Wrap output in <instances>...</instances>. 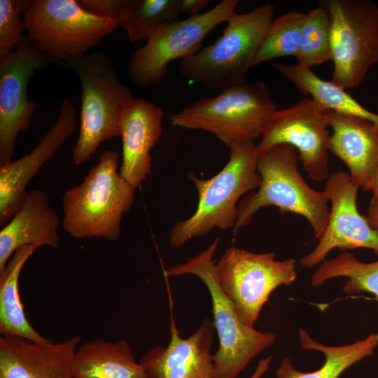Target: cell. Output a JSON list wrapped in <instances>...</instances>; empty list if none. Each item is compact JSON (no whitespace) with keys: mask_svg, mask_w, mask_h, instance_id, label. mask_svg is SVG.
<instances>
[{"mask_svg":"<svg viewBox=\"0 0 378 378\" xmlns=\"http://www.w3.org/2000/svg\"><path fill=\"white\" fill-rule=\"evenodd\" d=\"M216 273L240 318L252 327L272 292L290 285L298 276L292 258L276 260L274 252L255 253L234 246L220 257Z\"/></svg>","mask_w":378,"mask_h":378,"instance_id":"cell-11","label":"cell"},{"mask_svg":"<svg viewBox=\"0 0 378 378\" xmlns=\"http://www.w3.org/2000/svg\"><path fill=\"white\" fill-rule=\"evenodd\" d=\"M326 113L312 99L276 110L266 123L256 145L258 155L278 144L294 147L310 179L321 182L328 178L330 134Z\"/></svg>","mask_w":378,"mask_h":378,"instance_id":"cell-12","label":"cell"},{"mask_svg":"<svg viewBox=\"0 0 378 378\" xmlns=\"http://www.w3.org/2000/svg\"><path fill=\"white\" fill-rule=\"evenodd\" d=\"M229 149L227 163L215 176L201 179L188 173V178L198 192V203L190 218L177 222L172 228L169 242L172 248H179L192 238L204 236L214 228H234L239 199L259 188L261 177L257 169L258 154L254 141L237 143Z\"/></svg>","mask_w":378,"mask_h":378,"instance_id":"cell-3","label":"cell"},{"mask_svg":"<svg viewBox=\"0 0 378 378\" xmlns=\"http://www.w3.org/2000/svg\"><path fill=\"white\" fill-rule=\"evenodd\" d=\"M78 4L88 13L99 18L117 22L125 6V0H77Z\"/></svg>","mask_w":378,"mask_h":378,"instance_id":"cell-30","label":"cell"},{"mask_svg":"<svg viewBox=\"0 0 378 378\" xmlns=\"http://www.w3.org/2000/svg\"><path fill=\"white\" fill-rule=\"evenodd\" d=\"M363 190L371 191L373 195L378 194V168L369 183Z\"/></svg>","mask_w":378,"mask_h":378,"instance_id":"cell-34","label":"cell"},{"mask_svg":"<svg viewBox=\"0 0 378 378\" xmlns=\"http://www.w3.org/2000/svg\"><path fill=\"white\" fill-rule=\"evenodd\" d=\"M305 14L293 11L273 19L253 62V66L284 56H297Z\"/></svg>","mask_w":378,"mask_h":378,"instance_id":"cell-27","label":"cell"},{"mask_svg":"<svg viewBox=\"0 0 378 378\" xmlns=\"http://www.w3.org/2000/svg\"><path fill=\"white\" fill-rule=\"evenodd\" d=\"M30 0H0V59L15 50L24 38L26 26L20 15L30 6Z\"/></svg>","mask_w":378,"mask_h":378,"instance_id":"cell-29","label":"cell"},{"mask_svg":"<svg viewBox=\"0 0 378 378\" xmlns=\"http://www.w3.org/2000/svg\"><path fill=\"white\" fill-rule=\"evenodd\" d=\"M60 225L48 195L38 188L28 191L20 207L0 231V272L20 247H59Z\"/></svg>","mask_w":378,"mask_h":378,"instance_id":"cell-19","label":"cell"},{"mask_svg":"<svg viewBox=\"0 0 378 378\" xmlns=\"http://www.w3.org/2000/svg\"><path fill=\"white\" fill-rule=\"evenodd\" d=\"M298 64L310 69L331 59L330 22L321 6L305 14L298 52Z\"/></svg>","mask_w":378,"mask_h":378,"instance_id":"cell-28","label":"cell"},{"mask_svg":"<svg viewBox=\"0 0 378 378\" xmlns=\"http://www.w3.org/2000/svg\"><path fill=\"white\" fill-rule=\"evenodd\" d=\"M73 372L74 378H147L125 340L84 342L75 351Z\"/></svg>","mask_w":378,"mask_h":378,"instance_id":"cell-21","label":"cell"},{"mask_svg":"<svg viewBox=\"0 0 378 378\" xmlns=\"http://www.w3.org/2000/svg\"><path fill=\"white\" fill-rule=\"evenodd\" d=\"M22 19L37 48L61 61L85 54L118 26L88 13L77 0L32 1Z\"/></svg>","mask_w":378,"mask_h":378,"instance_id":"cell-9","label":"cell"},{"mask_svg":"<svg viewBox=\"0 0 378 378\" xmlns=\"http://www.w3.org/2000/svg\"><path fill=\"white\" fill-rule=\"evenodd\" d=\"M366 218L371 227L378 230V194L372 195Z\"/></svg>","mask_w":378,"mask_h":378,"instance_id":"cell-32","label":"cell"},{"mask_svg":"<svg viewBox=\"0 0 378 378\" xmlns=\"http://www.w3.org/2000/svg\"><path fill=\"white\" fill-rule=\"evenodd\" d=\"M299 337L303 349L318 351L324 354L326 360L323 365L312 372H300L293 368L289 358L286 356L276 371V378H339L344 370L372 354L378 346V332L372 333L351 344L337 346L316 342L303 328L299 330Z\"/></svg>","mask_w":378,"mask_h":378,"instance_id":"cell-23","label":"cell"},{"mask_svg":"<svg viewBox=\"0 0 378 378\" xmlns=\"http://www.w3.org/2000/svg\"><path fill=\"white\" fill-rule=\"evenodd\" d=\"M180 0H125L118 25L130 42L148 41L163 24L179 20Z\"/></svg>","mask_w":378,"mask_h":378,"instance_id":"cell-25","label":"cell"},{"mask_svg":"<svg viewBox=\"0 0 378 378\" xmlns=\"http://www.w3.org/2000/svg\"><path fill=\"white\" fill-rule=\"evenodd\" d=\"M320 6L330 22L331 82L354 88L378 62V6L368 0H326Z\"/></svg>","mask_w":378,"mask_h":378,"instance_id":"cell-8","label":"cell"},{"mask_svg":"<svg viewBox=\"0 0 378 378\" xmlns=\"http://www.w3.org/2000/svg\"><path fill=\"white\" fill-rule=\"evenodd\" d=\"M63 62L42 53L26 36L14 52L0 59V166L12 160L20 131L27 132L38 106L28 100L27 85L34 71Z\"/></svg>","mask_w":378,"mask_h":378,"instance_id":"cell-13","label":"cell"},{"mask_svg":"<svg viewBox=\"0 0 378 378\" xmlns=\"http://www.w3.org/2000/svg\"><path fill=\"white\" fill-rule=\"evenodd\" d=\"M273 67L293 83L302 94L310 95L323 111L360 117L378 127V114L364 108L344 89L318 77L310 69L298 64L288 65L281 63L273 64Z\"/></svg>","mask_w":378,"mask_h":378,"instance_id":"cell-24","label":"cell"},{"mask_svg":"<svg viewBox=\"0 0 378 378\" xmlns=\"http://www.w3.org/2000/svg\"><path fill=\"white\" fill-rule=\"evenodd\" d=\"M237 0H223L209 10L160 26L146 44L136 50L129 62L128 74L139 88L160 83L169 64L197 52L206 36L235 13Z\"/></svg>","mask_w":378,"mask_h":378,"instance_id":"cell-10","label":"cell"},{"mask_svg":"<svg viewBox=\"0 0 378 378\" xmlns=\"http://www.w3.org/2000/svg\"><path fill=\"white\" fill-rule=\"evenodd\" d=\"M325 113L332 129L329 151L346 164L351 181L364 189L378 168V127L360 117Z\"/></svg>","mask_w":378,"mask_h":378,"instance_id":"cell-20","label":"cell"},{"mask_svg":"<svg viewBox=\"0 0 378 378\" xmlns=\"http://www.w3.org/2000/svg\"><path fill=\"white\" fill-rule=\"evenodd\" d=\"M299 160L297 150L288 144L274 146L258 155L260 185L238 204L234 234L250 224L261 208L274 206L280 213L304 217L315 238L318 240L322 237L329 219V197L326 190H316L306 183L298 169Z\"/></svg>","mask_w":378,"mask_h":378,"instance_id":"cell-2","label":"cell"},{"mask_svg":"<svg viewBox=\"0 0 378 378\" xmlns=\"http://www.w3.org/2000/svg\"><path fill=\"white\" fill-rule=\"evenodd\" d=\"M325 190L331 202L326 228L316 246L300 260L311 268L325 260L334 248H366L378 255V230L358 212L356 198L359 187L344 171L335 172L327 178Z\"/></svg>","mask_w":378,"mask_h":378,"instance_id":"cell-14","label":"cell"},{"mask_svg":"<svg viewBox=\"0 0 378 378\" xmlns=\"http://www.w3.org/2000/svg\"><path fill=\"white\" fill-rule=\"evenodd\" d=\"M118 159L116 151L104 150L83 182L64 192L62 226L71 237L114 241L119 237L135 188L118 172Z\"/></svg>","mask_w":378,"mask_h":378,"instance_id":"cell-1","label":"cell"},{"mask_svg":"<svg viewBox=\"0 0 378 378\" xmlns=\"http://www.w3.org/2000/svg\"><path fill=\"white\" fill-rule=\"evenodd\" d=\"M274 13V5L269 3L246 13H234L214 43L181 61V73L211 90H223L247 83L248 71L253 67Z\"/></svg>","mask_w":378,"mask_h":378,"instance_id":"cell-5","label":"cell"},{"mask_svg":"<svg viewBox=\"0 0 378 378\" xmlns=\"http://www.w3.org/2000/svg\"><path fill=\"white\" fill-rule=\"evenodd\" d=\"M208 3L209 1L206 0H180L181 14L188 17L199 15Z\"/></svg>","mask_w":378,"mask_h":378,"instance_id":"cell-31","label":"cell"},{"mask_svg":"<svg viewBox=\"0 0 378 378\" xmlns=\"http://www.w3.org/2000/svg\"><path fill=\"white\" fill-rule=\"evenodd\" d=\"M78 336L45 343L11 335L0 336V378H74Z\"/></svg>","mask_w":378,"mask_h":378,"instance_id":"cell-17","label":"cell"},{"mask_svg":"<svg viewBox=\"0 0 378 378\" xmlns=\"http://www.w3.org/2000/svg\"><path fill=\"white\" fill-rule=\"evenodd\" d=\"M271 360V356L260 360L255 372L250 378H260L268 370Z\"/></svg>","mask_w":378,"mask_h":378,"instance_id":"cell-33","label":"cell"},{"mask_svg":"<svg viewBox=\"0 0 378 378\" xmlns=\"http://www.w3.org/2000/svg\"><path fill=\"white\" fill-rule=\"evenodd\" d=\"M166 347L156 346L140 359L147 378H216L211 353L214 326L204 318L188 338L180 337L174 322Z\"/></svg>","mask_w":378,"mask_h":378,"instance_id":"cell-16","label":"cell"},{"mask_svg":"<svg viewBox=\"0 0 378 378\" xmlns=\"http://www.w3.org/2000/svg\"><path fill=\"white\" fill-rule=\"evenodd\" d=\"M76 127V108L70 99H64L59 117L35 148L20 158L0 166L1 226L5 225L22 205L30 181L61 149Z\"/></svg>","mask_w":378,"mask_h":378,"instance_id":"cell-15","label":"cell"},{"mask_svg":"<svg viewBox=\"0 0 378 378\" xmlns=\"http://www.w3.org/2000/svg\"><path fill=\"white\" fill-rule=\"evenodd\" d=\"M163 115L162 108L140 98L132 99L122 111V161L119 173L135 188L150 172V151L162 134Z\"/></svg>","mask_w":378,"mask_h":378,"instance_id":"cell-18","label":"cell"},{"mask_svg":"<svg viewBox=\"0 0 378 378\" xmlns=\"http://www.w3.org/2000/svg\"><path fill=\"white\" fill-rule=\"evenodd\" d=\"M277 106L263 81L230 87L213 97L200 98L170 115L171 123L214 134L228 148L261 136Z\"/></svg>","mask_w":378,"mask_h":378,"instance_id":"cell-7","label":"cell"},{"mask_svg":"<svg viewBox=\"0 0 378 378\" xmlns=\"http://www.w3.org/2000/svg\"><path fill=\"white\" fill-rule=\"evenodd\" d=\"M36 248L32 245L18 248L0 272V333L45 343L50 340L39 334L29 323L19 293L20 272Z\"/></svg>","mask_w":378,"mask_h":378,"instance_id":"cell-22","label":"cell"},{"mask_svg":"<svg viewBox=\"0 0 378 378\" xmlns=\"http://www.w3.org/2000/svg\"><path fill=\"white\" fill-rule=\"evenodd\" d=\"M336 277H346L343 290L346 294L367 292L378 301V261L365 263L349 252H342L335 258L319 264L312 276V285L320 286Z\"/></svg>","mask_w":378,"mask_h":378,"instance_id":"cell-26","label":"cell"},{"mask_svg":"<svg viewBox=\"0 0 378 378\" xmlns=\"http://www.w3.org/2000/svg\"><path fill=\"white\" fill-rule=\"evenodd\" d=\"M62 62L78 74L81 85L80 130L73 149L74 162L78 165L88 160L103 141L120 136L122 111L134 97L104 51Z\"/></svg>","mask_w":378,"mask_h":378,"instance_id":"cell-4","label":"cell"},{"mask_svg":"<svg viewBox=\"0 0 378 378\" xmlns=\"http://www.w3.org/2000/svg\"><path fill=\"white\" fill-rule=\"evenodd\" d=\"M218 244L216 238L200 253L169 267L166 274L169 276L193 274L206 286L219 340L218 349L213 354L216 376L236 378L257 355L275 342L276 335L256 330L240 318L218 281L213 257Z\"/></svg>","mask_w":378,"mask_h":378,"instance_id":"cell-6","label":"cell"}]
</instances>
